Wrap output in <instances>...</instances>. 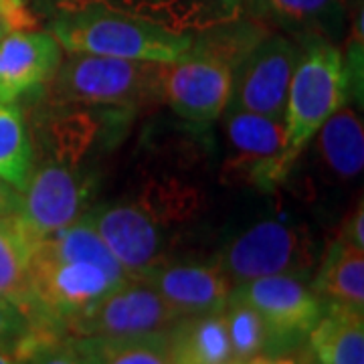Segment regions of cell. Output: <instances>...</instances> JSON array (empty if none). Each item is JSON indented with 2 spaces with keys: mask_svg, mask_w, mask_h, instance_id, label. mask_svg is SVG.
I'll return each instance as SVG.
<instances>
[{
  "mask_svg": "<svg viewBox=\"0 0 364 364\" xmlns=\"http://www.w3.org/2000/svg\"><path fill=\"white\" fill-rule=\"evenodd\" d=\"M51 33L67 53L150 63H174L193 47V33L172 31L152 18L107 9L61 13Z\"/></svg>",
  "mask_w": 364,
  "mask_h": 364,
  "instance_id": "1",
  "label": "cell"
},
{
  "mask_svg": "<svg viewBox=\"0 0 364 364\" xmlns=\"http://www.w3.org/2000/svg\"><path fill=\"white\" fill-rule=\"evenodd\" d=\"M348 87L350 75L338 47L332 41H306L289 81L284 112V156L289 168H294L326 119L346 105Z\"/></svg>",
  "mask_w": 364,
  "mask_h": 364,
  "instance_id": "2",
  "label": "cell"
},
{
  "mask_svg": "<svg viewBox=\"0 0 364 364\" xmlns=\"http://www.w3.org/2000/svg\"><path fill=\"white\" fill-rule=\"evenodd\" d=\"M164 63L67 53L53 81L61 102L87 105H140L162 97Z\"/></svg>",
  "mask_w": 364,
  "mask_h": 364,
  "instance_id": "3",
  "label": "cell"
},
{
  "mask_svg": "<svg viewBox=\"0 0 364 364\" xmlns=\"http://www.w3.org/2000/svg\"><path fill=\"white\" fill-rule=\"evenodd\" d=\"M215 265L233 287L269 275L306 277L314 265L312 237L287 223L259 221L227 243Z\"/></svg>",
  "mask_w": 364,
  "mask_h": 364,
  "instance_id": "4",
  "label": "cell"
},
{
  "mask_svg": "<svg viewBox=\"0 0 364 364\" xmlns=\"http://www.w3.org/2000/svg\"><path fill=\"white\" fill-rule=\"evenodd\" d=\"M229 299L251 306L267 328V356L289 354L306 344L326 304L304 277L269 275L235 286Z\"/></svg>",
  "mask_w": 364,
  "mask_h": 364,
  "instance_id": "5",
  "label": "cell"
},
{
  "mask_svg": "<svg viewBox=\"0 0 364 364\" xmlns=\"http://www.w3.org/2000/svg\"><path fill=\"white\" fill-rule=\"evenodd\" d=\"M299 53L301 49L294 41L267 31L235 65L227 109L284 119L287 90Z\"/></svg>",
  "mask_w": 364,
  "mask_h": 364,
  "instance_id": "6",
  "label": "cell"
},
{
  "mask_svg": "<svg viewBox=\"0 0 364 364\" xmlns=\"http://www.w3.org/2000/svg\"><path fill=\"white\" fill-rule=\"evenodd\" d=\"M178 320L156 289L132 277L109 291L93 308L67 324L73 338H136L162 334Z\"/></svg>",
  "mask_w": 364,
  "mask_h": 364,
  "instance_id": "7",
  "label": "cell"
},
{
  "mask_svg": "<svg viewBox=\"0 0 364 364\" xmlns=\"http://www.w3.org/2000/svg\"><path fill=\"white\" fill-rule=\"evenodd\" d=\"M223 134L231 148L225 170L231 178L257 188H275L287 178L284 119L243 109L223 112Z\"/></svg>",
  "mask_w": 364,
  "mask_h": 364,
  "instance_id": "8",
  "label": "cell"
},
{
  "mask_svg": "<svg viewBox=\"0 0 364 364\" xmlns=\"http://www.w3.org/2000/svg\"><path fill=\"white\" fill-rule=\"evenodd\" d=\"M233 87V67L208 53L191 51L164 63L162 100L182 119L208 126L223 116Z\"/></svg>",
  "mask_w": 364,
  "mask_h": 364,
  "instance_id": "9",
  "label": "cell"
},
{
  "mask_svg": "<svg viewBox=\"0 0 364 364\" xmlns=\"http://www.w3.org/2000/svg\"><path fill=\"white\" fill-rule=\"evenodd\" d=\"M85 196V182L75 170L65 164H45L31 172L16 210L39 241L81 217Z\"/></svg>",
  "mask_w": 364,
  "mask_h": 364,
  "instance_id": "10",
  "label": "cell"
},
{
  "mask_svg": "<svg viewBox=\"0 0 364 364\" xmlns=\"http://www.w3.org/2000/svg\"><path fill=\"white\" fill-rule=\"evenodd\" d=\"M104 243L130 277L164 263V237L156 219L140 205H104L87 213Z\"/></svg>",
  "mask_w": 364,
  "mask_h": 364,
  "instance_id": "11",
  "label": "cell"
},
{
  "mask_svg": "<svg viewBox=\"0 0 364 364\" xmlns=\"http://www.w3.org/2000/svg\"><path fill=\"white\" fill-rule=\"evenodd\" d=\"M138 279L154 287L178 318L223 312L233 289L215 263H160Z\"/></svg>",
  "mask_w": 364,
  "mask_h": 364,
  "instance_id": "12",
  "label": "cell"
},
{
  "mask_svg": "<svg viewBox=\"0 0 364 364\" xmlns=\"http://www.w3.org/2000/svg\"><path fill=\"white\" fill-rule=\"evenodd\" d=\"M63 49L49 31H14L0 39V102L14 104L28 91L49 83Z\"/></svg>",
  "mask_w": 364,
  "mask_h": 364,
  "instance_id": "13",
  "label": "cell"
},
{
  "mask_svg": "<svg viewBox=\"0 0 364 364\" xmlns=\"http://www.w3.org/2000/svg\"><path fill=\"white\" fill-rule=\"evenodd\" d=\"M245 6L257 23H273L301 41H332L346 14V0H247Z\"/></svg>",
  "mask_w": 364,
  "mask_h": 364,
  "instance_id": "14",
  "label": "cell"
},
{
  "mask_svg": "<svg viewBox=\"0 0 364 364\" xmlns=\"http://www.w3.org/2000/svg\"><path fill=\"white\" fill-rule=\"evenodd\" d=\"M172 364H227L233 350L223 312L178 318L166 330Z\"/></svg>",
  "mask_w": 364,
  "mask_h": 364,
  "instance_id": "15",
  "label": "cell"
},
{
  "mask_svg": "<svg viewBox=\"0 0 364 364\" xmlns=\"http://www.w3.org/2000/svg\"><path fill=\"white\" fill-rule=\"evenodd\" d=\"M312 289L326 306L364 312V249L354 247L338 235L326 249Z\"/></svg>",
  "mask_w": 364,
  "mask_h": 364,
  "instance_id": "16",
  "label": "cell"
},
{
  "mask_svg": "<svg viewBox=\"0 0 364 364\" xmlns=\"http://www.w3.org/2000/svg\"><path fill=\"white\" fill-rule=\"evenodd\" d=\"M306 344L322 364H364V312L328 304Z\"/></svg>",
  "mask_w": 364,
  "mask_h": 364,
  "instance_id": "17",
  "label": "cell"
},
{
  "mask_svg": "<svg viewBox=\"0 0 364 364\" xmlns=\"http://www.w3.org/2000/svg\"><path fill=\"white\" fill-rule=\"evenodd\" d=\"M324 164L340 181H354L364 168L363 117L352 107L342 105L322 124L314 136Z\"/></svg>",
  "mask_w": 364,
  "mask_h": 364,
  "instance_id": "18",
  "label": "cell"
},
{
  "mask_svg": "<svg viewBox=\"0 0 364 364\" xmlns=\"http://www.w3.org/2000/svg\"><path fill=\"white\" fill-rule=\"evenodd\" d=\"M37 239L26 229L18 210L0 215V299L25 314L28 304V275Z\"/></svg>",
  "mask_w": 364,
  "mask_h": 364,
  "instance_id": "19",
  "label": "cell"
},
{
  "mask_svg": "<svg viewBox=\"0 0 364 364\" xmlns=\"http://www.w3.org/2000/svg\"><path fill=\"white\" fill-rule=\"evenodd\" d=\"M37 243L47 251H51L57 257L93 263L119 282L132 279L128 272L119 265V261L107 249L102 235L97 233L95 225L90 219V215H81L73 223H69L67 227L59 229L57 233L49 235L45 239H39Z\"/></svg>",
  "mask_w": 364,
  "mask_h": 364,
  "instance_id": "20",
  "label": "cell"
},
{
  "mask_svg": "<svg viewBox=\"0 0 364 364\" xmlns=\"http://www.w3.org/2000/svg\"><path fill=\"white\" fill-rule=\"evenodd\" d=\"M81 364H172L166 332L136 338H73Z\"/></svg>",
  "mask_w": 364,
  "mask_h": 364,
  "instance_id": "21",
  "label": "cell"
},
{
  "mask_svg": "<svg viewBox=\"0 0 364 364\" xmlns=\"http://www.w3.org/2000/svg\"><path fill=\"white\" fill-rule=\"evenodd\" d=\"M247 0H158L156 23L181 33H200L241 18Z\"/></svg>",
  "mask_w": 364,
  "mask_h": 364,
  "instance_id": "22",
  "label": "cell"
},
{
  "mask_svg": "<svg viewBox=\"0 0 364 364\" xmlns=\"http://www.w3.org/2000/svg\"><path fill=\"white\" fill-rule=\"evenodd\" d=\"M33 172V146L23 114L0 102V178L23 193Z\"/></svg>",
  "mask_w": 364,
  "mask_h": 364,
  "instance_id": "23",
  "label": "cell"
},
{
  "mask_svg": "<svg viewBox=\"0 0 364 364\" xmlns=\"http://www.w3.org/2000/svg\"><path fill=\"white\" fill-rule=\"evenodd\" d=\"M223 318L227 324V334L233 350V360L247 363L267 350V328L261 316L251 306L229 299L223 310Z\"/></svg>",
  "mask_w": 364,
  "mask_h": 364,
  "instance_id": "24",
  "label": "cell"
},
{
  "mask_svg": "<svg viewBox=\"0 0 364 364\" xmlns=\"http://www.w3.org/2000/svg\"><path fill=\"white\" fill-rule=\"evenodd\" d=\"M14 352L23 364H81L73 338H61L57 330L31 324Z\"/></svg>",
  "mask_w": 364,
  "mask_h": 364,
  "instance_id": "25",
  "label": "cell"
},
{
  "mask_svg": "<svg viewBox=\"0 0 364 364\" xmlns=\"http://www.w3.org/2000/svg\"><path fill=\"white\" fill-rule=\"evenodd\" d=\"M61 13H73L81 9H107L119 13L138 14L156 21L158 0H47Z\"/></svg>",
  "mask_w": 364,
  "mask_h": 364,
  "instance_id": "26",
  "label": "cell"
},
{
  "mask_svg": "<svg viewBox=\"0 0 364 364\" xmlns=\"http://www.w3.org/2000/svg\"><path fill=\"white\" fill-rule=\"evenodd\" d=\"M31 330V320L14 304L0 299V348H14Z\"/></svg>",
  "mask_w": 364,
  "mask_h": 364,
  "instance_id": "27",
  "label": "cell"
},
{
  "mask_svg": "<svg viewBox=\"0 0 364 364\" xmlns=\"http://www.w3.org/2000/svg\"><path fill=\"white\" fill-rule=\"evenodd\" d=\"M37 26V18L26 0H0V39L14 31H28Z\"/></svg>",
  "mask_w": 364,
  "mask_h": 364,
  "instance_id": "28",
  "label": "cell"
},
{
  "mask_svg": "<svg viewBox=\"0 0 364 364\" xmlns=\"http://www.w3.org/2000/svg\"><path fill=\"white\" fill-rule=\"evenodd\" d=\"M340 237H342L344 241H348V243H350V245H354V247L364 249V208H363V200L358 203L356 210H354L350 217H348V221L344 223V227H342V233H340Z\"/></svg>",
  "mask_w": 364,
  "mask_h": 364,
  "instance_id": "29",
  "label": "cell"
},
{
  "mask_svg": "<svg viewBox=\"0 0 364 364\" xmlns=\"http://www.w3.org/2000/svg\"><path fill=\"white\" fill-rule=\"evenodd\" d=\"M18 208V196L11 184L0 178V215H6V213H13Z\"/></svg>",
  "mask_w": 364,
  "mask_h": 364,
  "instance_id": "30",
  "label": "cell"
},
{
  "mask_svg": "<svg viewBox=\"0 0 364 364\" xmlns=\"http://www.w3.org/2000/svg\"><path fill=\"white\" fill-rule=\"evenodd\" d=\"M249 364H298L296 354H277V356H267V354H261L253 360H247Z\"/></svg>",
  "mask_w": 364,
  "mask_h": 364,
  "instance_id": "31",
  "label": "cell"
},
{
  "mask_svg": "<svg viewBox=\"0 0 364 364\" xmlns=\"http://www.w3.org/2000/svg\"><path fill=\"white\" fill-rule=\"evenodd\" d=\"M0 364H23L14 348H0Z\"/></svg>",
  "mask_w": 364,
  "mask_h": 364,
  "instance_id": "32",
  "label": "cell"
},
{
  "mask_svg": "<svg viewBox=\"0 0 364 364\" xmlns=\"http://www.w3.org/2000/svg\"><path fill=\"white\" fill-rule=\"evenodd\" d=\"M227 364H249V363H237V360H231V363H227Z\"/></svg>",
  "mask_w": 364,
  "mask_h": 364,
  "instance_id": "33",
  "label": "cell"
}]
</instances>
